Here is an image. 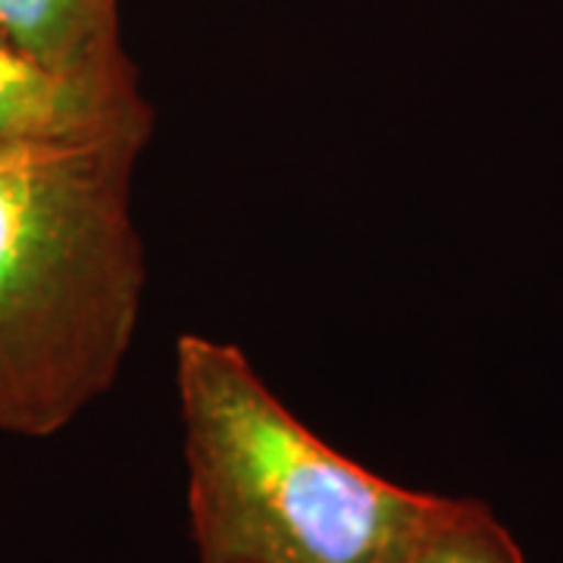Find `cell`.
<instances>
[{
    "mask_svg": "<svg viewBox=\"0 0 563 563\" xmlns=\"http://www.w3.org/2000/svg\"><path fill=\"white\" fill-rule=\"evenodd\" d=\"M151 120L0 144V432L47 439L117 383L144 254L132 173Z\"/></svg>",
    "mask_w": 563,
    "mask_h": 563,
    "instance_id": "cell-1",
    "label": "cell"
},
{
    "mask_svg": "<svg viewBox=\"0 0 563 563\" xmlns=\"http://www.w3.org/2000/svg\"><path fill=\"white\" fill-rule=\"evenodd\" d=\"M179 401L201 563H383L439 498L329 448L232 344L181 335Z\"/></svg>",
    "mask_w": 563,
    "mask_h": 563,
    "instance_id": "cell-2",
    "label": "cell"
},
{
    "mask_svg": "<svg viewBox=\"0 0 563 563\" xmlns=\"http://www.w3.org/2000/svg\"><path fill=\"white\" fill-rule=\"evenodd\" d=\"M0 35L69 79L139 95L120 41V0H0Z\"/></svg>",
    "mask_w": 563,
    "mask_h": 563,
    "instance_id": "cell-3",
    "label": "cell"
},
{
    "mask_svg": "<svg viewBox=\"0 0 563 563\" xmlns=\"http://www.w3.org/2000/svg\"><path fill=\"white\" fill-rule=\"evenodd\" d=\"M151 120L139 95H113L69 79L0 35V144L60 141Z\"/></svg>",
    "mask_w": 563,
    "mask_h": 563,
    "instance_id": "cell-4",
    "label": "cell"
},
{
    "mask_svg": "<svg viewBox=\"0 0 563 563\" xmlns=\"http://www.w3.org/2000/svg\"><path fill=\"white\" fill-rule=\"evenodd\" d=\"M383 563H526V558L488 507L439 495Z\"/></svg>",
    "mask_w": 563,
    "mask_h": 563,
    "instance_id": "cell-5",
    "label": "cell"
}]
</instances>
